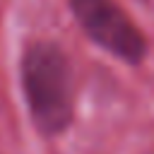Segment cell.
<instances>
[{"label":"cell","instance_id":"6da1fadb","mask_svg":"<svg viewBox=\"0 0 154 154\" xmlns=\"http://www.w3.org/2000/svg\"><path fill=\"white\" fill-rule=\"evenodd\" d=\"M19 72L36 130L46 137L65 132L75 113V82L67 55L51 41H34L22 55Z\"/></svg>","mask_w":154,"mask_h":154},{"label":"cell","instance_id":"7a4b0ae2","mask_svg":"<svg viewBox=\"0 0 154 154\" xmlns=\"http://www.w3.org/2000/svg\"><path fill=\"white\" fill-rule=\"evenodd\" d=\"M82 31L123 63L137 65L147 55V41L137 24L113 0H70Z\"/></svg>","mask_w":154,"mask_h":154}]
</instances>
